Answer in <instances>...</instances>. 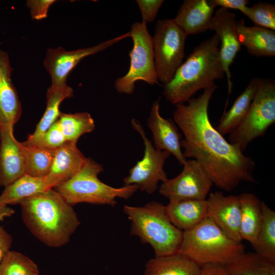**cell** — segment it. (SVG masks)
Here are the masks:
<instances>
[{
  "label": "cell",
  "instance_id": "obj_24",
  "mask_svg": "<svg viewBox=\"0 0 275 275\" xmlns=\"http://www.w3.org/2000/svg\"><path fill=\"white\" fill-rule=\"evenodd\" d=\"M259 78L252 79L230 109L224 113L216 127L223 135L230 134L246 116L257 91Z\"/></svg>",
  "mask_w": 275,
  "mask_h": 275
},
{
  "label": "cell",
  "instance_id": "obj_21",
  "mask_svg": "<svg viewBox=\"0 0 275 275\" xmlns=\"http://www.w3.org/2000/svg\"><path fill=\"white\" fill-rule=\"evenodd\" d=\"M238 39L248 52L257 57L275 56V31L258 26H248L243 19L236 21Z\"/></svg>",
  "mask_w": 275,
  "mask_h": 275
},
{
  "label": "cell",
  "instance_id": "obj_29",
  "mask_svg": "<svg viewBox=\"0 0 275 275\" xmlns=\"http://www.w3.org/2000/svg\"><path fill=\"white\" fill-rule=\"evenodd\" d=\"M25 159V172L29 175L43 178L49 173L55 150L21 142Z\"/></svg>",
  "mask_w": 275,
  "mask_h": 275
},
{
  "label": "cell",
  "instance_id": "obj_31",
  "mask_svg": "<svg viewBox=\"0 0 275 275\" xmlns=\"http://www.w3.org/2000/svg\"><path fill=\"white\" fill-rule=\"evenodd\" d=\"M0 275H39L36 264L23 254L9 251L0 262Z\"/></svg>",
  "mask_w": 275,
  "mask_h": 275
},
{
  "label": "cell",
  "instance_id": "obj_2",
  "mask_svg": "<svg viewBox=\"0 0 275 275\" xmlns=\"http://www.w3.org/2000/svg\"><path fill=\"white\" fill-rule=\"evenodd\" d=\"M19 204L26 226L49 246L66 244L80 225L72 206L53 188L26 198Z\"/></svg>",
  "mask_w": 275,
  "mask_h": 275
},
{
  "label": "cell",
  "instance_id": "obj_9",
  "mask_svg": "<svg viewBox=\"0 0 275 275\" xmlns=\"http://www.w3.org/2000/svg\"><path fill=\"white\" fill-rule=\"evenodd\" d=\"M186 37L173 19L157 21L152 46L157 78L164 85L172 79L182 63Z\"/></svg>",
  "mask_w": 275,
  "mask_h": 275
},
{
  "label": "cell",
  "instance_id": "obj_3",
  "mask_svg": "<svg viewBox=\"0 0 275 275\" xmlns=\"http://www.w3.org/2000/svg\"><path fill=\"white\" fill-rule=\"evenodd\" d=\"M225 72L219 56L216 34L195 47L176 71L172 79L164 85L162 95L173 104L188 101L198 91L214 85Z\"/></svg>",
  "mask_w": 275,
  "mask_h": 275
},
{
  "label": "cell",
  "instance_id": "obj_37",
  "mask_svg": "<svg viewBox=\"0 0 275 275\" xmlns=\"http://www.w3.org/2000/svg\"><path fill=\"white\" fill-rule=\"evenodd\" d=\"M11 235L0 226V262L5 254L10 251L12 243Z\"/></svg>",
  "mask_w": 275,
  "mask_h": 275
},
{
  "label": "cell",
  "instance_id": "obj_11",
  "mask_svg": "<svg viewBox=\"0 0 275 275\" xmlns=\"http://www.w3.org/2000/svg\"><path fill=\"white\" fill-rule=\"evenodd\" d=\"M183 166L178 175L162 182L159 190L160 194L169 201L206 199L213 185L208 175L195 159L186 160Z\"/></svg>",
  "mask_w": 275,
  "mask_h": 275
},
{
  "label": "cell",
  "instance_id": "obj_25",
  "mask_svg": "<svg viewBox=\"0 0 275 275\" xmlns=\"http://www.w3.org/2000/svg\"><path fill=\"white\" fill-rule=\"evenodd\" d=\"M50 188L52 187L46 177L25 174L5 187L0 194V203L7 205L19 204L26 198Z\"/></svg>",
  "mask_w": 275,
  "mask_h": 275
},
{
  "label": "cell",
  "instance_id": "obj_19",
  "mask_svg": "<svg viewBox=\"0 0 275 275\" xmlns=\"http://www.w3.org/2000/svg\"><path fill=\"white\" fill-rule=\"evenodd\" d=\"M76 143L66 142L55 150L50 170L45 177L52 188L71 178L84 164L87 157Z\"/></svg>",
  "mask_w": 275,
  "mask_h": 275
},
{
  "label": "cell",
  "instance_id": "obj_38",
  "mask_svg": "<svg viewBox=\"0 0 275 275\" xmlns=\"http://www.w3.org/2000/svg\"><path fill=\"white\" fill-rule=\"evenodd\" d=\"M200 275H230L225 265L210 264L201 266Z\"/></svg>",
  "mask_w": 275,
  "mask_h": 275
},
{
  "label": "cell",
  "instance_id": "obj_14",
  "mask_svg": "<svg viewBox=\"0 0 275 275\" xmlns=\"http://www.w3.org/2000/svg\"><path fill=\"white\" fill-rule=\"evenodd\" d=\"M206 200L207 217L229 238L241 242L239 196L215 191L210 193Z\"/></svg>",
  "mask_w": 275,
  "mask_h": 275
},
{
  "label": "cell",
  "instance_id": "obj_20",
  "mask_svg": "<svg viewBox=\"0 0 275 275\" xmlns=\"http://www.w3.org/2000/svg\"><path fill=\"white\" fill-rule=\"evenodd\" d=\"M166 210L172 224L182 231L188 230L207 217L206 199L170 200Z\"/></svg>",
  "mask_w": 275,
  "mask_h": 275
},
{
  "label": "cell",
  "instance_id": "obj_39",
  "mask_svg": "<svg viewBox=\"0 0 275 275\" xmlns=\"http://www.w3.org/2000/svg\"><path fill=\"white\" fill-rule=\"evenodd\" d=\"M14 212V210L8 205L0 203V222L6 217L11 216Z\"/></svg>",
  "mask_w": 275,
  "mask_h": 275
},
{
  "label": "cell",
  "instance_id": "obj_8",
  "mask_svg": "<svg viewBox=\"0 0 275 275\" xmlns=\"http://www.w3.org/2000/svg\"><path fill=\"white\" fill-rule=\"evenodd\" d=\"M133 41V47L129 52L130 66L127 73L118 78L115 88L120 93L131 94L134 92L135 83L144 81L149 85H159L153 53L152 37L147 27V23L136 22L128 32Z\"/></svg>",
  "mask_w": 275,
  "mask_h": 275
},
{
  "label": "cell",
  "instance_id": "obj_34",
  "mask_svg": "<svg viewBox=\"0 0 275 275\" xmlns=\"http://www.w3.org/2000/svg\"><path fill=\"white\" fill-rule=\"evenodd\" d=\"M163 2V0H136L142 21L146 23L153 21Z\"/></svg>",
  "mask_w": 275,
  "mask_h": 275
},
{
  "label": "cell",
  "instance_id": "obj_22",
  "mask_svg": "<svg viewBox=\"0 0 275 275\" xmlns=\"http://www.w3.org/2000/svg\"><path fill=\"white\" fill-rule=\"evenodd\" d=\"M200 266L177 253L149 260L146 264L144 275H200Z\"/></svg>",
  "mask_w": 275,
  "mask_h": 275
},
{
  "label": "cell",
  "instance_id": "obj_6",
  "mask_svg": "<svg viewBox=\"0 0 275 275\" xmlns=\"http://www.w3.org/2000/svg\"><path fill=\"white\" fill-rule=\"evenodd\" d=\"M103 170L101 164L91 158H87L81 169L73 177L53 188L71 206L87 203L113 207L117 203V198L127 199L139 189L136 185L116 188L103 183L98 177Z\"/></svg>",
  "mask_w": 275,
  "mask_h": 275
},
{
  "label": "cell",
  "instance_id": "obj_23",
  "mask_svg": "<svg viewBox=\"0 0 275 275\" xmlns=\"http://www.w3.org/2000/svg\"><path fill=\"white\" fill-rule=\"evenodd\" d=\"M240 206V233L242 240L255 243L262 220V201L254 194L243 193L239 195Z\"/></svg>",
  "mask_w": 275,
  "mask_h": 275
},
{
  "label": "cell",
  "instance_id": "obj_16",
  "mask_svg": "<svg viewBox=\"0 0 275 275\" xmlns=\"http://www.w3.org/2000/svg\"><path fill=\"white\" fill-rule=\"evenodd\" d=\"M147 122L153 135L154 147L172 154L183 166L187 159L181 150V134L173 120L160 115L158 100L153 102Z\"/></svg>",
  "mask_w": 275,
  "mask_h": 275
},
{
  "label": "cell",
  "instance_id": "obj_36",
  "mask_svg": "<svg viewBox=\"0 0 275 275\" xmlns=\"http://www.w3.org/2000/svg\"><path fill=\"white\" fill-rule=\"evenodd\" d=\"M212 2L215 7L219 6L227 10H238L242 13L249 4L248 0H212Z\"/></svg>",
  "mask_w": 275,
  "mask_h": 275
},
{
  "label": "cell",
  "instance_id": "obj_18",
  "mask_svg": "<svg viewBox=\"0 0 275 275\" xmlns=\"http://www.w3.org/2000/svg\"><path fill=\"white\" fill-rule=\"evenodd\" d=\"M215 6L212 0H185L173 19L187 36L210 29Z\"/></svg>",
  "mask_w": 275,
  "mask_h": 275
},
{
  "label": "cell",
  "instance_id": "obj_13",
  "mask_svg": "<svg viewBox=\"0 0 275 275\" xmlns=\"http://www.w3.org/2000/svg\"><path fill=\"white\" fill-rule=\"evenodd\" d=\"M214 31L219 40V56L223 69L227 76L228 92L232 87L230 67L241 49L236 26L235 15L220 8L214 14L210 29Z\"/></svg>",
  "mask_w": 275,
  "mask_h": 275
},
{
  "label": "cell",
  "instance_id": "obj_12",
  "mask_svg": "<svg viewBox=\"0 0 275 275\" xmlns=\"http://www.w3.org/2000/svg\"><path fill=\"white\" fill-rule=\"evenodd\" d=\"M129 37L128 32L96 45L71 51L66 50L61 47L48 48L43 64L51 78L50 86L61 87L67 85L69 74L82 59L102 51Z\"/></svg>",
  "mask_w": 275,
  "mask_h": 275
},
{
  "label": "cell",
  "instance_id": "obj_26",
  "mask_svg": "<svg viewBox=\"0 0 275 275\" xmlns=\"http://www.w3.org/2000/svg\"><path fill=\"white\" fill-rule=\"evenodd\" d=\"M73 96V89L68 85L61 87L50 86L47 90L46 107L37 124L34 132L29 135L26 141H34L43 134L58 119L61 113L60 106L62 102Z\"/></svg>",
  "mask_w": 275,
  "mask_h": 275
},
{
  "label": "cell",
  "instance_id": "obj_5",
  "mask_svg": "<svg viewBox=\"0 0 275 275\" xmlns=\"http://www.w3.org/2000/svg\"><path fill=\"white\" fill-rule=\"evenodd\" d=\"M244 250L241 242L229 238L207 217L194 228L183 231L177 253L200 266L226 265Z\"/></svg>",
  "mask_w": 275,
  "mask_h": 275
},
{
  "label": "cell",
  "instance_id": "obj_15",
  "mask_svg": "<svg viewBox=\"0 0 275 275\" xmlns=\"http://www.w3.org/2000/svg\"><path fill=\"white\" fill-rule=\"evenodd\" d=\"M13 129L12 126L0 127L1 187H6L25 174L21 143L15 139Z\"/></svg>",
  "mask_w": 275,
  "mask_h": 275
},
{
  "label": "cell",
  "instance_id": "obj_10",
  "mask_svg": "<svg viewBox=\"0 0 275 275\" xmlns=\"http://www.w3.org/2000/svg\"><path fill=\"white\" fill-rule=\"evenodd\" d=\"M131 123L143 140L144 154L142 159L130 169L128 176L124 178V185H136L140 190L151 194L157 189L159 181L163 182L168 179L163 167L171 154L153 146L138 120L132 119Z\"/></svg>",
  "mask_w": 275,
  "mask_h": 275
},
{
  "label": "cell",
  "instance_id": "obj_33",
  "mask_svg": "<svg viewBox=\"0 0 275 275\" xmlns=\"http://www.w3.org/2000/svg\"><path fill=\"white\" fill-rule=\"evenodd\" d=\"M67 141L56 121L40 136L32 141H25V143L50 149H56Z\"/></svg>",
  "mask_w": 275,
  "mask_h": 275
},
{
  "label": "cell",
  "instance_id": "obj_35",
  "mask_svg": "<svg viewBox=\"0 0 275 275\" xmlns=\"http://www.w3.org/2000/svg\"><path fill=\"white\" fill-rule=\"evenodd\" d=\"M56 2V0H28L26 4L32 19L40 20L47 17L49 8Z\"/></svg>",
  "mask_w": 275,
  "mask_h": 275
},
{
  "label": "cell",
  "instance_id": "obj_1",
  "mask_svg": "<svg viewBox=\"0 0 275 275\" xmlns=\"http://www.w3.org/2000/svg\"><path fill=\"white\" fill-rule=\"evenodd\" d=\"M217 88L215 85L207 88L187 104H176L173 118L183 134L181 146L185 158L196 160L213 184L230 191L241 182H256L253 175L255 163L237 146L226 140L211 123L208 106Z\"/></svg>",
  "mask_w": 275,
  "mask_h": 275
},
{
  "label": "cell",
  "instance_id": "obj_7",
  "mask_svg": "<svg viewBox=\"0 0 275 275\" xmlns=\"http://www.w3.org/2000/svg\"><path fill=\"white\" fill-rule=\"evenodd\" d=\"M275 122V83L259 78L257 91L243 120L229 135V142L244 152L255 139L265 135Z\"/></svg>",
  "mask_w": 275,
  "mask_h": 275
},
{
  "label": "cell",
  "instance_id": "obj_27",
  "mask_svg": "<svg viewBox=\"0 0 275 275\" xmlns=\"http://www.w3.org/2000/svg\"><path fill=\"white\" fill-rule=\"evenodd\" d=\"M230 275H275V261L245 252L225 265Z\"/></svg>",
  "mask_w": 275,
  "mask_h": 275
},
{
  "label": "cell",
  "instance_id": "obj_28",
  "mask_svg": "<svg viewBox=\"0 0 275 275\" xmlns=\"http://www.w3.org/2000/svg\"><path fill=\"white\" fill-rule=\"evenodd\" d=\"M257 254L275 261V212L262 201V220L255 244Z\"/></svg>",
  "mask_w": 275,
  "mask_h": 275
},
{
  "label": "cell",
  "instance_id": "obj_32",
  "mask_svg": "<svg viewBox=\"0 0 275 275\" xmlns=\"http://www.w3.org/2000/svg\"><path fill=\"white\" fill-rule=\"evenodd\" d=\"M242 13L250 18L256 26L275 31V5L258 2L246 7Z\"/></svg>",
  "mask_w": 275,
  "mask_h": 275
},
{
  "label": "cell",
  "instance_id": "obj_4",
  "mask_svg": "<svg viewBox=\"0 0 275 275\" xmlns=\"http://www.w3.org/2000/svg\"><path fill=\"white\" fill-rule=\"evenodd\" d=\"M123 211L131 221L130 235L138 236L153 248L155 256L177 253L183 231L170 221L162 203L152 201L142 206L125 205Z\"/></svg>",
  "mask_w": 275,
  "mask_h": 275
},
{
  "label": "cell",
  "instance_id": "obj_17",
  "mask_svg": "<svg viewBox=\"0 0 275 275\" xmlns=\"http://www.w3.org/2000/svg\"><path fill=\"white\" fill-rule=\"evenodd\" d=\"M12 72L8 53L0 50V127L14 126L22 114L21 102L11 79Z\"/></svg>",
  "mask_w": 275,
  "mask_h": 275
},
{
  "label": "cell",
  "instance_id": "obj_30",
  "mask_svg": "<svg viewBox=\"0 0 275 275\" xmlns=\"http://www.w3.org/2000/svg\"><path fill=\"white\" fill-rule=\"evenodd\" d=\"M57 121L67 142H77L81 136L95 129L94 121L87 112H61Z\"/></svg>",
  "mask_w": 275,
  "mask_h": 275
}]
</instances>
